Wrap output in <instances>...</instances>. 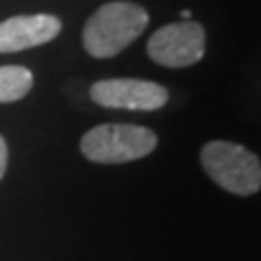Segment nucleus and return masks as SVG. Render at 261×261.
<instances>
[{
  "instance_id": "f257e3e1",
  "label": "nucleus",
  "mask_w": 261,
  "mask_h": 261,
  "mask_svg": "<svg viewBox=\"0 0 261 261\" xmlns=\"http://www.w3.org/2000/svg\"><path fill=\"white\" fill-rule=\"evenodd\" d=\"M146 27H148V13L144 7L124 0L107 3L87 20L83 46L92 57L107 59L124 50L133 39L142 35Z\"/></svg>"
},
{
  "instance_id": "f03ea898",
  "label": "nucleus",
  "mask_w": 261,
  "mask_h": 261,
  "mask_svg": "<svg viewBox=\"0 0 261 261\" xmlns=\"http://www.w3.org/2000/svg\"><path fill=\"white\" fill-rule=\"evenodd\" d=\"M205 172L222 190L252 196L261 190V161L240 144L233 142H209L200 152Z\"/></svg>"
},
{
  "instance_id": "7ed1b4c3",
  "label": "nucleus",
  "mask_w": 261,
  "mask_h": 261,
  "mask_svg": "<svg viewBox=\"0 0 261 261\" xmlns=\"http://www.w3.org/2000/svg\"><path fill=\"white\" fill-rule=\"evenodd\" d=\"M157 135L135 124H100L81 140V152L94 163H126L150 154Z\"/></svg>"
},
{
  "instance_id": "20e7f679",
  "label": "nucleus",
  "mask_w": 261,
  "mask_h": 261,
  "mask_svg": "<svg viewBox=\"0 0 261 261\" xmlns=\"http://www.w3.org/2000/svg\"><path fill=\"white\" fill-rule=\"evenodd\" d=\"M205 55V29L196 22H174L161 27L148 39V57L166 68H187Z\"/></svg>"
},
{
  "instance_id": "39448f33",
  "label": "nucleus",
  "mask_w": 261,
  "mask_h": 261,
  "mask_svg": "<svg viewBox=\"0 0 261 261\" xmlns=\"http://www.w3.org/2000/svg\"><path fill=\"white\" fill-rule=\"evenodd\" d=\"M89 96L96 105L109 109L130 111H154L168 102V89L140 79H107L98 81L89 89Z\"/></svg>"
},
{
  "instance_id": "423d86ee",
  "label": "nucleus",
  "mask_w": 261,
  "mask_h": 261,
  "mask_svg": "<svg viewBox=\"0 0 261 261\" xmlns=\"http://www.w3.org/2000/svg\"><path fill=\"white\" fill-rule=\"evenodd\" d=\"M61 22L50 13L13 15L0 22V53H20L42 46L59 35Z\"/></svg>"
},
{
  "instance_id": "0eeeda50",
  "label": "nucleus",
  "mask_w": 261,
  "mask_h": 261,
  "mask_svg": "<svg viewBox=\"0 0 261 261\" xmlns=\"http://www.w3.org/2000/svg\"><path fill=\"white\" fill-rule=\"evenodd\" d=\"M33 87V72L24 65H0V102H15Z\"/></svg>"
},
{
  "instance_id": "6e6552de",
  "label": "nucleus",
  "mask_w": 261,
  "mask_h": 261,
  "mask_svg": "<svg viewBox=\"0 0 261 261\" xmlns=\"http://www.w3.org/2000/svg\"><path fill=\"white\" fill-rule=\"evenodd\" d=\"M5 170H7V144L5 137L0 135V178L5 176Z\"/></svg>"
}]
</instances>
